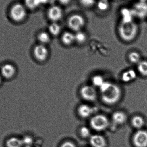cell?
Returning <instances> with one entry per match:
<instances>
[{
  "instance_id": "1",
  "label": "cell",
  "mask_w": 147,
  "mask_h": 147,
  "mask_svg": "<svg viewBox=\"0 0 147 147\" xmlns=\"http://www.w3.org/2000/svg\"><path fill=\"white\" fill-rule=\"evenodd\" d=\"M100 94L101 100L106 105H113L120 101L122 92L117 84L111 82L109 87L100 92Z\"/></svg>"
},
{
  "instance_id": "2",
  "label": "cell",
  "mask_w": 147,
  "mask_h": 147,
  "mask_svg": "<svg viewBox=\"0 0 147 147\" xmlns=\"http://www.w3.org/2000/svg\"><path fill=\"white\" fill-rule=\"evenodd\" d=\"M139 30V25L135 21L129 22L121 21L117 29L120 38L126 41L133 40L137 36Z\"/></svg>"
},
{
  "instance_id": "3",
  "label": "cell",
  "mask_w": 147,
  "mask_h": 147,
  "mask_svg": "<svg viewBox=\"0 0 147 147\" xmlns=\"http://www.w3.org/2000/svg\"><path fill=\"white\" fill-rule=\"evenodd\" d=\"M90 125L91 128L95 131L102 132L109 128L110 121L105 115L97 114L91 117Z\"/></svg>"
},
{
  "instance_id": "4",
  "label": "cell",
  "mask_w": 147,
  "mask_h": 147,
  "mask_svg": "<svg viewBox=\"0 0 147 147\" xmlns=\"http://www.w3.org/2000/svg\"><path fill=\"white\" fill-rule=\"evenodd\" d=\"M9 13L13 21L21 22L23 21L27 16V9L24 4L15 3L10 8Z\"/></svg>"
},
{
  "instance_id": "5",
  "label": "cell",
  "mask_w": 147,
  "mask_h": 147,
  "mask_svg": "<svg viewBox=\"0 0 147 147\" xmlns=\"http://www.w3.org/2000/svg\"><path fill=\"white\" fill-rule=\"evenodd\" d=\"M68 27L76 32L81 31L85 26V19L84 16L79 14H74L68 18L67 21Z\"/></svg>"
},
{
  "instance_id": "6",
  "label": "cell",
  "mask_w": 147,
  "mask_h": 147,
  "mask_svg": "<svg viewBox=\"0 0 147 147\" xmlns=\"http://www.w3.org/2000/svg\"><path fill=\"white\" fill-rule=\"evenodd\" d=\"M80 94L82 99L88 102H93L97 98L98 93L96 87L90 85H84L80 88Z\"/></svg>"
},
{
  "instance_id": "7",
  "label": "cell",
  "mask_w": 147,
  "mask_h": 147,
  "mask_svg": "<svg viewBox=\"0 0 147 147\" xmlns=\"http://www.w3.org/2000/svg\"><path fill=\"white\" fill-rule=\"evenodd\" d=\"M33 55L38 62L43 63L48 59L49 51L46 45L39 44L35 45L33 49Z\"/></svg>"
},
{
  "instance_id": "8",
  "label": "cell",
  "mask_w": 147,
  "mask_h": 147,
  "mask_svg": "<svg viewBox=\"0 0 147 147\" xmlns=\"http://www.w3.org/2000/svg\"><path fill=\"white\" fill-rule=\"evenodd\" d=\"M17 69L15 65L11 63H6L0 67V74L3 80H10L15 77Z\"/></svg>"
},
{
  "instance_id": "9",
  "label": "cell",
  "mask_w": 147,
  "mask_h": 147,
  "mask_svg": "<svg viewBox=\"0 0 147 147\" xmlns=\"http://www.w3.org/2000/svg\"><path fill=\"white\" fill-rule=\"evenodd\" d=\"M47 16L52 22H58L63 16V11L59 6L52 5L47 10Z\"/></svg>"
},
{
  "instance_id": "10",
  "label": "cell",
  "mask_w": 147,
  "mask_h": 147,
  "mask_svg": "<svg viewBox=\"0 0 147 147\" xmlns=\"http://www.w3.org/2000/svg\"><path fill=\"white\" fill-rule=\"evenodd\" d=\"M96 109L87 104H82L79 105L77 109L78 115L82 119H87L93 116Z\"/></svg>"
},
{
  "instance_id": "11",
  "label": "cell",
  "mask_w": 147,
  "mask_h": 147,
  "mask_svg": "<svg viewBox=\"0 0 147 147\" xmlns=\"http://www.w3.org/2000/svg\"><path fill=\"white\" fill-rule=\"evenodd\" d=\"M131 8L135 18L143 19L147 17V3L137 1Z\"/></svg>"
},
{
  "instance_id": "12",
  "label": "cell",
  "mask_w": 147,
  "mask_h": 147,
  "mask_svg": "<svg viewBox=\"0 0 147 147\" xmlns=\"http://www.w3.org/2000/svg\"><path fill=\"white\" fill-rule=\"evenodd\" d=\"M133 142L136 147H147V131L142 130L137 131L134 135Z\"/></svg>"
},
{
  "instance_id": "13",
  "label": "cell",
  "mask_w": 147,
  "mask_h": 147,
  "mask_svg": "<svg viewBox=\"0 0 147 147\" xmlns=\"http://www.w3.org/2000/svg\"><path fill=\"white\" fill-rule=\"evenodd\" d=\"M90 145L92 147H106L107 143L106 139L103 136L99 134L91 135L89 138Z\"/></svg>"
},
{
  "instance_id": "14",
  "label": "cell",
  "mask_w": 147,
  "mask_h": 147,
  "mask_svg": "<svg viewBox=\"0 0 147 147\" xmlns=\"http://www.w3.org/2000/svg\"><path fill=\"white\" fill-rule=\"evenodd\" d=\"M127 119V115L122 111H115L112 115V122L115 125H122L125 123Z\"/></svg>"
},
{
  "instance_id": "15",
  "label": "cell",
  "mask_w": 147,
  "mask_h": 147,
  "mask_svg": "<svg viewBox=\"0 0 147 147\" xmlns=\"http://www.w3.org/2000/svg\"><path fill=\"white\" fill-rule=\"evenodd\" d=\"M61 41L66 46H70L75 42L74 33L71 32H65L62 34Z\"/></svg>"
},
{
  "instance_id": "16",
  "label": "cell",
  "mask_w": 147,
  "mask_h": 147,
  "mask_svg": "<svg viewBox=\"0 0 147 147\" xmlns=\"http://www.w3.org/2000/svg\"><path fill=\"white\" fill-rule=\"evenodd\" d=\"M121 21L124 22H129L135 21L134 15L133 13L132 8H124L121 9Z\"/></svg>"
},
{
  "instance_id": "17",
  "label": "cell",
  "mask_w": 147,
  "mask_h": 147,
  "mask_svg": "<svg viewBox=\"0 0 147 147\" xmlns=\"http://www.w3.org/2000/svg\"><path fill=\"white\" fill-rule=\"evenodd\" d=\"M51 36L48 32L42 31L38 34L37 39L39 44L46 45L51 42Z\"/></svg>"
},
{
  "instance_id": "18",
  "label": "cell",
  "mask_w": 147,
  "mask_h": 147,
  "mask_svg": "<svg viewBox=\"0 0 147 147\" xmlns=\"http://www.w3.org/2000/svg\"><path fill=\"white\" fill-rule=\"evenodd\" d=\"M48 32L51 36H58L62 32V27L58 22H52L49 25L48 28Z\"/></svg>"
},
{
  "instance_id": "19",
  "label": "cell",
  "mask_w": 147,
  "mask_h": 147,
  "mask_svg": "<svg viewBox=\"0 0 147 147\" xmlns=\"http://www.w3.org/2000/svg\"><path fill=\"white\" fill-rule=\"evenodd\" d=\"M24 5L27 9L34 10L42 5L40 0H24Z\"/></svg>"
},
{
  "instance_id": "20",
  "label": "cell",
  "mask_w": 147,
  "mask_h": 147,
  "mask_svg": "<svg viewBox=\"0 0 147 147\" xmlns=\"http://www.w3.org/2000/svg\"><path fill=\"white\" fill-rule=\"evenodd\" d=\"M75 42L78 45H83L84 44L87 39V35L85 32L80 31L74 33Z\"/></svg>"
},
{
  "instance_id": "21",
  "label": "cell",
  "mask_w": 147,
  "mask_h": 147,
  "mask_svg": "<svg viewBox=\"0 0 147 147\" xmlns=\"http://www.w3.org/2000/svg\"><path fill=\"white\" fill-rule=\"evenodd\" d=\"M6 146L7 147H22L23 145L22 140L17 137H13L7 140Z\"/></svg>"
},
{
  "instance_id": "22",
  "label": "cell",
  "mask_w": 147,
  "mask_h": 147,
  "mask_svg": "<svg viewBox=\"0 0 147 147\" xmlns=\"http://www.w3.org/2000/svg\"><path fill=\"white\" fill-rule=\"evenodd\" d=\"M136 77L135 71L133 70H129L123 73L122 76V79L124 82H129L134 80Z\"/></svg>"
},
{
  "instance_id": "23",
  "label": "cell",
  "mask_w": 147,
  "mask_h": 147,
  "mask_svg": "<svg viewBox=\"0 0 147 147\" xmlns=\"http://www.w3.org/2000/svg\"><path fill=\"white\" fill-rule=\"evenodd\" d=\"M104 77L100 74H96L92 76L91 79L92 83V86L95 87H99L105 81Z\"/></svg>"
},
{
  "instance_id": "24",
  "label": "cell",
  "mask_w": 147,
  "mask_h": 147,
  "mask_svg": "<svg viewBox=\"0 0 147 147\" xmlns=\"http://www.w3.org/2000/svg\"><path fill=\"white\" fill-rule=\"evenodd\" d=\"M132 125L136 129H140L144 124V119L140 116H136L132 119Z\"/></svg>"
},
{
  "instance_id": "25",
  "label": "cell",
  "mask_w": 147,
  "mask_h": 147,
  "mask_svg": "<svg viewBox=\"0 0 147 147\" xmlns=\"http://www.w3.org/2000/svg\"><path fill=\"white\" fill-rule=\"evenodd\" d=\"M79 133L80 137L83 139L90 138L91 136L90 130L86 126L81 127L79 130Z\"/></svg>"
},
{
  "instance_id": "26",
  "label": "cell",
  "mask_w": 147,
  "mask_h": 147,
  "mask_svg": "<svg viewBox=\"0 0 147 147\" xmlns=\"http://www.w3.org/2000/svg\"><path fill=\"white\" fill-rule=\"evenodd\" d=\"M138 70L141 74L144 76H147V62L142 61L138 64Z\"/></svg>"
},
{
  "instance_id": "27",
  "label": "cell",
  "mask_w": 147,
  "mask_h": 147,
  "mask_svg": "<svg viewBox=\"0 0 147 147\" xmlns=\"http://www.w3.org/2000/svg\"><path fill=\"white\" fill-rule=\"evenodd\" d=\"M109 3L108 0H99L98 8L101 11H105L109 8Z\"/></svg>"
},
{
  "instance_id": "28",
  "label": "cell",
  "mask_w": 147,
  "mask_h": 147,
  "mask_svg": "<svg viewBox=\"0 0 147 147\" xmlns=\"http://www.w3.org/2000/svg\"><path fill=\"white\" fill-rule=\"evenodd\" d=\"M23 146L25 147L32 146L34 143V140L32 136H26L22 140Z\"/></svg>"
},
{
  "instance_id": "29",
  "label": "cell",
  "mask_w": 147,
  "mask_h": 147,
  "mask_svg": "<svg viewBox=\"0 0 147 147\" xmlns=\"http://www.w3.org/2000/svg\"><path fill=\"white\" fill-rule=\"evenodd\" d=\"M129 58L130 62L134 63H139L140 59V54L134 52L131 53L129 56Z\"/></svg>"
},
{
  "instance_id": "30",
  "label": "cell",
  "mask_w": 147,
  "mask_h": 147,
  "mask_svg": "<svg viewBox=\"0 0 147 147\" xmlns=\"http://www.w3.org/2000/svg\"><path fill=\"white\" fill-rule=\"evenodd\" d=\"M79 1L81 5L84 7L90 8L95 4L96 0H79Z\"/></svg>"
},
{
  "instance_id": "31",
  "label": "cell",
  "mask_w": 147,
  "mask_h": 147,
  "mask_svg": "<svg viewBox=\"0 0 147 147\" xmlns=\"http://www.w3.org/2000/svg\"><path fill=\"white\" fill-rule=\"evenodd\" d=\"M60 147H77L76 145L72 142L65 141L63 142Z\"/></svg>"
},
{
  "instance_id": "32",
  "label": "cell",
  "mask_w": 147,
  "mask_h": 147,
  "mask_svg": "<svg viewBox=\"0 0 147 147\" xmlns=\"http://www.w3.org/2000/svg\"><path fill=\"white\" fill-rule=\"evenodd\" d=\"M42 5H53L57 0H40Z\"/></svg>"
},
{
  "instance_id": "33",
  "label": "cell",
  "mask_w": 147,
  "mask_h": 147,
  "mask_svg": "<svg viewBox=\"0 0 147 147\" xmlns=\"http://www.w3.org/2000/svg\"><path fill=\"white\" fill-rule=\"evenodd\" d=\"M71 1L72 0H58L59 2L60 3V4L65 5V6L69 4L71 2Z\"/></svg>"
},
{
  "instance_id": "34",
  "label": "cell",
  "mask_w": 147,
  "mask_h": 147,
  "mask_svg": "<svg viewBox=\"0 0 147 147\" xmlns=\"http://www.w3.org/2000/svg\"><path fill=\"white\" fill-rule=\"evenodd\" d=\"M3 79L2 77L1 76V74H0V86L1 85L2 83L3 80Z\"/></svg>"
},
{
  "instance_id": "35",
  "label": "cell",
  "mask_w": 147,
  "mask_h": 147,
  "mask_svg": "<svg viewBox=\"0 0 147 147\" xmlns=\"http://www.w3.org/2000/svg\"><path fill=\"white\" fill-rule=\"evenodd\" d=\"M137 1L147 3V0H138Z\"/></svg>"
},
{
  "instance_id": "36",
  "label": "cell",
  "mask_w": 147,
  "mask_h": 147,
  "mask_svg": "<svg viewBox=\"0 0 147 147\" xmlns=\"http://www.w3.org/2000/svg\"><path fill=\"white\" fill-rule=\"evenodd\" d=\"M32 147V146H26V147Z\"/></svg>"
}]
</instances>
